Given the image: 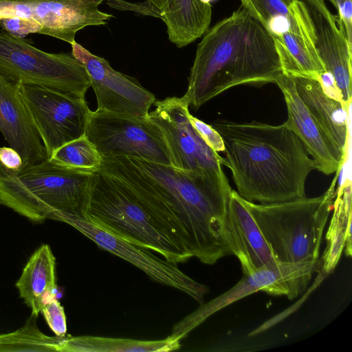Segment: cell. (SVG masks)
Returning <instances> with one entry per match:
<instances>
[{"instance_id": "1", "label": "cell", "mask_w": 352, "mask_h": 352, "mask_svg": "<svg viewBox=\"0 0 352 352\" xmlns=\"http://www.w3.org/2000/svg\"><path fill=\"white\" fill-rule=\"evenodd\" d=\"M100 171L122 184L190 258L213 265L232 254L225 230L226 175L190 170L142 158H102Z\"/></svg>"}, {"instance_id": "2", "label": "cell", "mask_w": 352, "mask_h": 352, "mask_svg": "<svg viewBox=\"0 0 352 352\" xmlns=\"http://www.w3.org/2000/svg\"><path fill=\"white\" fill-rule=\"evenodd\" d=\"M224 144L222 165L231 171L243 199L274 204L305 197V182L314 161L285 124L215 122Z\"/></svg>"}, {"instance_id": "3", "label": "cell", "mask_w": 352, "mask_h": 352, "mask_svg": "<svg viewBox=\"0 0 352 352\" xmlns=\"http://www.w3.org/2000/svg\"><path fill=\"white\" fill-rule=\"evenodd\" d=\"M283 74L272 36L241 6L204 34L197 47L184 96L189 105L197 109L230 88L274 83Z\"/></svg>"}, {"instance_id": "4", "label": "cell", "mask_w": 352, "mask_h": 352, "mask_svg": "<svg viewBox=\"0 0 352 352\" xmlns=\"http://www.w3.org/2000/svg\"><path fill=\"white\" fill-rule=\"evenodd\" d=\"M94 173L50 158L18 171L0 173V204L33 223L83 217Z\"/></svg>"}, {"instance_id": "5", "label": "cell", "mask_w": 352, "mask_h": 352, "mask_svg": "<svg viewBox=\"0 0 352 352\" xmlns=\"http://www.w3.org/2000/svg\"><path fill=\"white\" fill-rule=\"evenodd\" d=\"M339 173L320 196L274 204L243 199L277 262L318 260L322 238L336 197Z\"/></svg>"}, {"instance_id": "6", "label": "cell", "mask_w": 352, "mask_h": 352, "mask_svg": "<svg viewBox=\"0 0 352 352\" xmlns=\"http://www.w3.org/2000/svg\"><path fill=\"white\" fill-rule=\"evenodd\" d=\"M83 217L170 262L184 263L190 258L122 184L100 170L92 174Z\"/></svg>"}, {"instance_id": "7", "label": "cell", "mask_w": 352, "mask_h": 352, "mask_svg": "<svg viewBox=\"0 0 352 352\" xmlns=\"http://www.w3.org/2000/svg\"><path fill=\"white\" fill-rule=\"evenodd\" d=\"M272 36L283 72L314 76L322 64L314 43L308 14L302 0H240Z\"/></svg>"}, {"instance_id": "8", "label": "cell", "mask_w": 352, "mask_h": 352, "mask_svg": "<svg viewBox=\"0 0 352 352\" xmlns=\"http://www.w3.org/2000/svg\"><path fill=\"white\" fill-rule=\"evenodd\" d=\"M0 74L15 83L45 86L83 99L91 87L85 66L72 52L47 53L3 30Z\"/></svg>"}, {"instance_id": "9", "label": "cell", "mask_w": 352, "mask_h": 352, "mask_svg": "<svg viewBox=\"0 0 352 352\" xmlns=\"http://www.w3.org/2000/svg\"><path fill=\"white\" fill-rule=\"evenodd\" d=\"M85 135L102 158L130 157L170 164L160 128L148 116L135 117L96 109L91 112Z\"/></svg>"}, {"instance_id": "10", "label": "cell", "mask_w": 352, "mask_h": 352, "mask_svg": "<svg viewBox=\"0 0 352 352\" xmlns=\"http://www.w3.org/2000/svg\"><path fill=\"white\" fill-rule=\"evenodd\" d=\"M320 270L321 262L318 258L292 263L278 262L272 267L243 274L231 289L202 304L177 323L170 335L181 340L217 311L258 292L274 296H285L293 300L306 289L312 275Z\"/></svg>"}, {"instance_id": "11", "label": "cell", "mask_w": 352, "mask_h": 352, "mask_svg": "<svg viewBox=\"0 0 352 352\" xmlns=\"http://www.w3.org/2000/svg\"><path fill=\"white\" fill-rule=\"evenodd\" d=\"M16 84L48 158L59 147L85 135L91 112L85 98L45 86Z\"/></svg>"}, {"instance_id": "12", "label": "cell", "mask_w": 352, "mask_h": 352, "mask_svg": "<svg viewBox=\"0 0 352 352\" xmlns=\"http://www.w3.org/2000/svg\"><path fill=\"white\" fill-rule=\"evenodd\" d=\"M148 117L160 128L173 166L224 175L222 157L210 148L191 125L189 103L184 96L155 100Z\"/></svg>"}, {"instance_id": "13", "label": "cell", "mask_w": 352, "mask_h": 352, "mask_svg": "<svg viewBox=\"0 0 352 352\" xmlns=\"http://www.w3.org/2000/svg\"><path fill=\"white\" fill-rule=\"evenodd\" d=\"M104 0H0V19L18 16L42 27L41 34L73 44L80 30L102 25L113 16L99 10Z\"/></svg>"}, {"instance_id": "14", "label": "cell", "mask_w": 352, "mask_h": 352, "mask_svg": "<svg viewBox=\"0 0 352 352\" xmlns=\"http://www.w3.org/2000/svg\"><path fill=\"white\" fill-rule=\"evenodd\" d=\"M65 223L101 248L135 266L153 280L179 290L202 304L208 287L186 274L177 263L160 258L151 250L128 242L82 216L70 217Z\"/></svg>"}, {"instance_id": "15", "label": "cell", "mask_w": 352, "mask_h": 352, "mask_svg": "<svg viewBox=\"0 0 352 352\" xmlns=\"http://www.w3.org/2000/svg\"><path fill=\"white\" fill-rule=\"evenodd\" d=\"M72 54L85 66L97 100V109L135 117L148 116L155 102L153 94L134 78L113 69L102 57L75 41Z\"/></svg>"}, {"instance_id": "16", "label": "cell", "mask_w": 352, "mask_h": 352, "mask_svg": "<svg viewBox=\"0 0 352 352\" xmlns=\"http://www.w3.org/2000/svg\"><path fill=\"white\" fill-rule=\"evenodd\" d=\"M320 59L342 101L351 104L352 47L324 0H304Z\"/></svg>"}, {"instance_id": "17", "label": "cell", "mask_w": 352, "mask_h": 352, "mask_svg": "<svg viewBox=\"0 0 352 352\" xmlns=\"http://www.w3.org/2000/svg\"><path fill=\"white\" fill-rule=\"evenodd\" d=\"M274 83L282 91L287 105L285 124L303 144L316 169L327 175L340 173L346 153L334 143L310 113L296 91L293 78L283 74Z\"/></svg>"}, {"instance_id": "18", "label": "cell", "mask_w": 352, "mask_h": 352, "mask_svg": "<svg viewBox=\"0 0 352 352\" xmlns=\"http://www.w3.org/2000/svg\"><path fill=\"white\" fill-rule=\"evenodd\" d=\"M0 131L9 146L21 155L23 168L48 158L40 134L17 84L1 74Z\"/></svg>"}, {"instance_id": "19", "label": "cell", "mask_w": 352, "mask_h": 352, "mask_svg": "<svg viewBox=\"0 0 352 352\" xmlns=\"http://www.w3.org/2000/svg\"><path fill=\"white\" fill-rule=\"evenodd\" d=\"M225 230L232 254L240 261L243 274L278 263L243 198L234 190L228 197Z\"/></svg>"}, {"instance_id": "20", "label": "cell", "mask_w": 352, "mask_h": 352, "mask_svg": "<svg viewBox=\"0 0 352 352\" xmlns=\"http://www.w3.org/2000/svg\"><path fill=\"white\" fill-rule=\"evenodd\" d=\"M292 77L299 97L310 113L334 143L346 153L351 107L327 91L321 80Z\"/></svg>"}, {"instance_id": "21", "label": "cell", "mask_w": 352, "mask_h": 352, "mask_svg": "<svg viewBox=\"0 0 352 352\" xmlns=\"http://www.w3.org/2000/svg\"><path fill=\"white\" fill-rule=\"evenodd\" d=\"M160 13L169 41L184 47L209 29L212 6L202 0H146Z\"/></svg>"}, {"instance_id": "22", "label": "cell", "mask_w": 352, "mask_h": 352, "mask_svg": "<svg viewBox=\"0 0 352 352\" xmlns=\"http://www.w3.org/2000/svg\"><path fill=\"white\" fill-rule=\"evenodd\" d=\"M15 286L35 316L56 298V258L49 245L43 244L32 254Z\"/></svg>"}, {"instance_id": "23", "label": "cell", "mask_w": 352, "mask_h": 352, "mask_svg": "<svg viewBox=\"0 0 352 352\" xmlns=\"http://www.w3.org/2000/svg\"><path fill=\"white\" fill-rule=\"evenodd\" d=\"M180 340L173 336L157 340L107 338L93 336L64 337L58 352H168L180 348Z\"/></svg>"}, {"instance_id": "24", "label": "cell", "mask_w": 352, "mask_h": 352, "mask_svg": "<svg viewBox=\"0 0 352 352\" xmlns=\"http://www.w3.org/2000/svg\"><path fill=\"white\" fill-rule=\"evenodd\" d=\"M334 212L326 234L327 248L320 259L321 270L331 273L337 265L348 236L351 235V184L349 179L336 190Z\"/></svg>"}, {"instance_id": "25", "label": "cell", "mask_w": 352, "mask_h": 352, "mask_svg": "<svg viewBox=\"0 0 352 352\" xmlns=\"http://www.w3.org/2000/svg\"><path fill=\"white\" fill-rule=\"evenodd\" d=\"M36 318L31 314L20 329L0 334V352L57 351L64 337L44 334L36 325Z\"/></svg>"}, {"instance_id": "26", "label": "cell", "mask_w": 352, "mask_h": 352, "mask_svg": "<svg viewBox=\"0 0 352 352\" xmlns=\"http://www.w3.org/2000/svg\"><path fill=\"white\" fill-rule=\"evenodd\" d=\"M49 158L63 166L90 173L99 170L102 161L85 135L59 147Z\"/></svg>"}, {"instance_id": "27", "label": "cell", "mask_w": 352, "mask_h": 352, "mask_svg": "<svg viewBox=\"0 0 352 352\" xmlns=\"http://www.w3.org/2000/svg\"><path fill=\"white\" fill-rule=\"evenodd\" d=\"M0 25L3 30L21 38L30 34L42 33L41 25L30 19L18 16H10L0 19Z\"/></svg>"}, {"instance_id": "28", "label": "cell", "mask_w": 352, "mask_h": 352, "mask_svg": "<svg viewBox=\"0 0 352 352\" xmlns=\"http://www.w3.org/2000/svg\"><path fill=\"white\" fill-rule=\"evenodd\" d=\"M50 329L58 337H65L67 320L63 307L56 298L46 304L41 311Z\"/></svg>"}, {"instance_id": "29", "label": "cell", "mask_w": 352, "mask_h": 352, "mask_svg": "<svg viewBox=\"0 0 352 352\" xmlns=\"http://www.w3.org/2000/svg\"><path fill=\"white\" fill-rule=\"evenodd\" d=\"M189 121L204 142L217 153L224 151L223 138L212 126L188 114Z\"/></svg>"}, {"instance_id": "30", "label": "cell", "mask_w": 352, "mask_h": 352, "mask_svg": "<svg viewBox=\"0 0 352 352\" xmlns=\"http://www.w3.org/2000/svg\"><path fill=\"white\" fill-rule=\"evenodd\" d=\"M338 11V21L352 47V0H328Z\"/></svg>"}, {"instance_id": "31", "label": "cell", "mask_w": 352, "mask_h": 352, "mask_svg": "<svg viewBox=\"0 0 352 352\" xmlns=\"http://www.w3.org/2000/svg\"><path fill=\"white\" fill-rule=\"evenodd\" d=\"M107 4L114 9L133 11L142 15L160 19L158 11L147 1L141 3H131L124 0H108Z\"/></svg>"}, {"instance_id": "32", "label": "cell", "mask_w": 352, "mask_h": 352, "mask_svg": "<svg viewBox=\"0 0 352 352\" xmlns=\"http://www.w3.org/2000/svg\"><path fill=\"white\" fill-rule=\"evenodd\" d=\"M0 164L4 168L10 171H18L23 165L19 153L10 146L0 147Z\"/></svg>"}, {"instance_id": "33", "label": "cell", "mask_w": 352, "mask_h": 352, "mask_svg": "<svg viewBox=\"0 0 352 352\" xmlns=\"http://www.w3.org/2000/svg\"><path fill=\"white\" fill-rule=\"evenodd\" d=\"M6 170V168H4L1 164H0V173L4 172Z\"/></svg>"}]
</instances>
